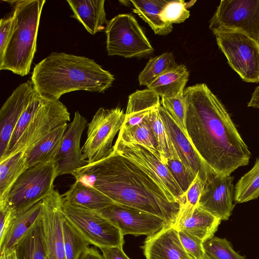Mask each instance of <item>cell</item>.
Wrapping results in <instances>:
<instances>
[{"mask_svg": "<svg viewBox=\"0 0 259 259\" xmlns=\"http://www.w3.org/2000/svg\"><path fill=\"white\" fill-rule=\"evenodd\" d=\"M187 136L206 165L220 175H231L248 165L251 154L229 114L204 83L186 88Z\"/></svg>", "mask_w": 259, "mask_h": 259, "instance_id": "cell-1", "label": "cell"}, {"mask_svg": "<svg viewBox=\"0 0 259 259\" xmlns=\"http://www.w3.org/2000/svg\"><path fill=\"white\" fill-rule=\"evenodd\" d=\"M71 175L116 203L158 216L169 226L176 221L179 203L140 167L114 150L107 157L88 164Z\"/></svg>", "mask_w": 259, "mask_h": 259, "instance_id": "cell-2", "label": "cell"}, {"mask_svg": "<svg viewBox=\"0 0 259 259\" xmlns=\"http://www.w3.org/2000/svg\"><path fill=\"white\" fill-rule=\"evenodd\" d=\"M114 79L93 59L58 52H52L37 64L31 77L36 92L48 100H58L75 91L104 93Z\"/></svg>", "mask_w": 259, "mask_h": 259, "instance_id": "cell-3", "label": "cell"}, {"mask_svg": "<svg viewBox=\"0 0 259 259\" xmlns=\"http://www.w3.org/2000/svg\"><path fill=\"white\" fill-rule=\"evenodd\" d=\"M5 2L14 6L15 21L11 37L0 59V70L24 76L29 73L36 51L38 26L46 0Z\"/></svg>", "mask_w": 259, "mask_h": 259, "instance_id": "cell-4", "label": "cell"}, {"mask_svg": "<svg viewBox=\"0 0 259 259\" xmlns=\"http://www.w3.org/2000/svg\"><path fill=\"white\" fill-rule=\"evenodd\" d=\"M69 120L70 113L59 100H46L35 91L21 114L0 162L17 153L26 152L52 131Z\"/></svg>", "mask_w": 259, "mask_h": 259, "instance_id": "cell-5", "label": "cell"}, {"mask_svg": "<svg viewBox=\"0 0 259 259\" xmlns=\"http://www.w3.org/2000/svg\"><path fill=\"white\" fill-rule=\"evenodd\" d=\"M58 176L55 161L28 167L13 186L4 209L9 208L17 213L42 201L55 189L54 183Z\"/></svg>", "mask_w": 259, "mask_h": 259, "instance_id": "cell-6", "label": "cell"}, {"mask_svg": "<svg viewBox=\"0 0 259 259\" xmlns=\"http://www.w3.org/2000/svg\"><path fill=\"white\" fill-rule=\"evenodd\" d=\"M106 50L109 56L126 58L151 54L154 49L135 18L131 14H119L105 27Z\"/></svg>", "mask_w": 259, "mask_h": 259, "instance_id": "cell-7", "label": "cell"}, {"mask_svg": "<svg viewBox=\"0 0 259 259\" xmlns=\"http://www.w3.org/2000/svg\"><path fill=\"white\" fill-rule=\"evenodd\" d=\"M65 218L91 245L99 249L123 246L119 229L99 211L68 203L63 200Z\"/></svg>", "mask_w": 259, "mask_h": 259, "instance_id": "cell-8", "label": "cell"}, {"mask_svg": "<svg viewBox=\"0 0 259 259\" xmlns=\"http://www.w3.org/2000/svg\"><path fill=\"white\" fill-rule=\"evenodd\" d=\"M125 113L119 107L100 108L88 124L87 140L81 148L88 164L100 161L113 151V139L122 127Z\"/></svg>", "mask_w": 259, "mask_h": 259, "instance_id": "cell-9", "label": "cell"}, {"mask_svg": "<svg viewBox=\"0 0 259 259\" xmlns=\"http://www.w3.org/2000/svg\"><path fill=\"white\" fill-rule=\"evenodd\" d=\"M230 66L247 82H259V44L245 34L234 31L213 33Z\"/></svg>", "mask_w": 259, "mask_h": 259, "instance_id": "cell-10", "label": "cell"}, {"mask_svg": "<svg viewBox=\"0 0 259 259\" xmlns=\"http://www.w3.org/2000/svg\"><path fill=\"white\" fill-rule=\"evenodd\" d=\"M213 33L242 32L259 44V0H222L210 20Z\"/></svg>", "mask_w": 259, "mask_h": 259, "instance_id": "cell-11", "label": "cell"}, {"mask_svg": "<svg viewBox=\"0 0 259 259\" xmlns=\"http://www.w3.org/2000/svg\"><path fill=\"white\" fill-rule=\"evenodd\" d=\"M113 150L140 167L179 202L184 193L159 157L142 145L127 143L117 139Z\"/></svg>", "mask_w": 259, "mask_h": 259, "instance_id": "cell-12", "label": "cell"}, {"mask_svg": "<svg viewBox=\"0 0 259 259\" xmlns=\"http://www.w3.org/2000/svg\"><path fill=\"white\" fill-rule=\"evenodd\" d=\"M99 211L118 228L123 236H149L169 226L158 216L116 203Z\"/></svg>", "mask_w": 259, "mask_h": 259, "instance_id": "cell-13", "label": "cell"}, {"mask_svg": "<svg viewBox=\"0 0 259 259\" xmlns=\"http://www.w3.org/2000/svg\"><path fill=\"white\" fill-rule=\"evenodd\" d=\"M63 196L57 189L42 201L41 220L47 259H67L63 242Z\"/></svg>", "mask_w": 259, "mask_h": 259, "instance_id": "cell-14", "label": "cell"}, {"mask_svg": "<svg viewBox=\"0 0 259 259\" xmlns=\"http://www.w3.org/2000/svg\"><path fill=\"white\" fill-rule=\"evenodd\" d=\"M234 177L210 172L204 183L197 206L220 219L228 220L235 204Z\"/></svg>", "mask_w": 259, "mask_h": 259, "instance_id": "cell-15", "label": "cell"}, {"mask_svg": "<svg viewBox=\"0 0 259 259\" xmlns=\"http://www.w3.org/2000/svg\"><path fill=\"white\" fill-rule=\"evenodd\" d=\"M88 124L86 118L76 111L72 121L67 126L54 159L59 176L71 174L88 164L83 158L80 144L82 134Z\"/></svg>", "mask_w": 259, "mask_h": 259, "instance_id": "cell-16", "label": "cell"}, {"mask_svg": "<svg viewBox=\"0 0 259 259\" xmlns=\"http://www.w3.org/2000/svg\"><path fill=\"white\" fill-rule=\"evenodd\" d=\"M31 80L19 84L0 110V160L5 155L19 118L35 93Z\"/></svg>", "mask_w": 259, "mask_h": 259, "instance_id": "cell-17", "label": "cell"}, {"mask_svg": "<svg viewBox=\"0 0 259 259\" xmlns=\"http://www.w3.org/2000/svg\"><path fill=\"white\" fill-rule=\"evenodd\" d=\"M158 110L180 160L204 183L208 175L214 171L206 165L188 137L161 104Z\"/></svg>", "mask_w": 259, "mask_h": 259, "instance_id": "cell-18", "label": "cell"}, {"mask_svg": "<svg viewBox=\"0 0 259 259\" xmlns=\"http://www.w3.org/2000/svg\"><path fill=\"white\" fill-rule=\"evenodd\" d=\"M180 211L175 224L172 225L178 231L193 235L203 242L214 236L221 220L209 212L193 206L185 200L184 194L179 201Z\"/></svg>", "mask_w": 259, "mask_h": 259, "instance_id": "cell-19", "label": "cell"}, {"mask_svg": "<svg viewBox=\"0 0 259 259\" xmlns=\"http://www.w3.org/2000/svg\"><path fill=\"white\" fill-rule=\"evenodd\" d=\"M141 248L146 259H192L172 225L147 236Z\"/></svg>", "mask_w": 259, "mask_h": 259, "instance_id": "cell-20", "label": "cell"}, {"mask_svg": "<svg viewBox=\"0 0 259 259\" xmlns=\"http://www.w3.org/2000/svg\"><path fill=\"white\" fill-rule=\"evenodd\" d=\"M73 15L91 34L105 29L108 23L106 19L104 0H67Z\"/></svg>", "mask_w": 259, "mask_h": 259, "instance_id": "cell-21", "label": "cell"}, {"mask_svg": "<svg viewBox=\"0 0 259 259\" xmlns=\"http://www.w3.org/2000/svg\"><path fill=\"white\" fill-rule=\"evenodd\" d=\"M161 103L159 96L153 90H138L130 95L125 112L124 127L133 126L142 122Z\"/></svg>", "mask_w": 259, "mask_h": 259, "instance_id": "cell-22", "label": "cell"}, {"mask_svg": "<svg viewBox=\"0 0 259 259\" xmlns=\"http://www.w3.org/2000/svg\"><path fill=\"white\" fill-rule=\"evenodd\" d=\"M63 196L68 203L98 211L115 203L99 190L76 180Z\"/></svg>", "mask_w": 259, "mask_h": 259, "instance_id": "cell-23", "label": "cell"}, {"mask_svg": "<svg viewBox=\"0 0 259 259\" xmlns=\"http://www.w3.org/2000/svg\"><path fill=\"white\" fill-rule=\"evenodd\" d=\"M67 126L66 123L53 130L32 148L25 152L28 167L54 161Z\"/></svg>", "mask_w": 259, "mask_h": 259, "instance_id": "cell-24", "label": "cell"}, {"mask_svg": "<svg viewBox=\"0 0 259 259\" xmlns=\"http://www.w3.org/2000/svg\"><path fill=\"white\" fill-rule=\"evenodd\" d=\"M42 201L23 211L15 213L6 236L0 245L1 253L14 247L18 241L27 232L41 216Z\"/></svg>", "mask_w": 259, "mask_h": 259, "instance_id": "cell-25", "label": "cell"}, {"mask_svg": "<svg viewBox=\"0 0 259 259\" xmlns=\"http://www.w3.org/2000/svg\"><path fill=\"white\" fill-rule=\"evenodd\" d=\"M28 168L26 155L24 151L17 153L0 162V209L6 207L13 186Z\"/></svg>", "mask_w": 259, "mask_h": 259, "instance_id": "cell-26", "label": "cell"}, {"mask_svg": "<svg viewBox=\"0 0 259 259\" xmlns=\"http://www.w3.org/2000/svg\"><path fill=\"white\" fill-rule=\"evenodd\" d=\"M14 247L17 259H47L41 215Z\"/></svg>", "mask_w": 259, "mask_h": 259, "instance_id": "cell-27", "label": "cell"}, {"mask_svg": "<svg viewBox=\"0 0 259 259\" xmlns=\"http://www.w3.org/2000/svg\"><path fill=\"white\" fill-rule=\"evenodd\" d=\"M189 76L186 66L179 65L159 76L147 88L154 91L161 98L176 97L183 94Z\"/></svg>", "mask_w": 259, "mask_h": 259, "instance_id": "cell-28", "label": "cell"}, {"mask_svg": "<svg viewBox=\"0 0 259 259\" xmlns=\"http://www.w3.org/2000/svg\"><path fill=\"white\" fill-rule=\"evenodd\" d=\"M169 1L139 0L131 1L133 11L147 23L155 34L165 35L170 33L172 25L163 22L160 13Z\"/></svg>", "mask_w": 259, "mask_h": 259, "instance_id": "cell-29", "label": "cell"}, {"mask_svg": "<svg viewBox=\"0 0 259 259\" xmlns=\"http://www.w3.org/2000/svg\"><path fill=\"white\" fill-rule=\"evenodd\" d=\"M117 139L127 143L142 145L160 158L158 145L147 117L138 125L131 127L122 126L119 132Z\"/></svg>", "mask_w": 259, "mask_h": 259, "instance_id": "cell-30", "label": "cell"}, {"mask_svg": "<svg viewBox=\"0 0 259 259\" xmlns=\"http://www.w3.org/2000/svg\"><path fill=\"white\" fill-rule=\"evenodd\" d=\"M158 107L153 110L147 116V120L155 137L160 159L164 164L171 159H177L180 160L177 151L161 119Z\"/></svg>", "mask_w": 259, "mask_h": 259, "instance_id": "cell-31", "label": "cell"}, {"mask_svg": "<svg viewBox=\"0 0 259 259\" xmlns=\"http://www.w3.org/2000/svg\"><path fill=\"white\" fill-rule=\"evenodd\" d=\"M177 65L171 52H165L151 57L139 75V84L148 87L159 76Z\"/></svg>", "mask_w": 259, "mask_h": 259, "instance_id": "cell-32", "label": "cell"}, {"mask_svg": "<svg viewBox=\"0 0 259 259\" xmlns=\"http://www.w3.org/2000/svg\"><path fill=\"white\" fill-rule=\"evenodd\" d=\"M259 196V158L252 168L243 176L234 188V199L236 203H243Z\"/></svg>", "mask_w": 259, "mask_h": 259, "instance_id": "cell-33", "label": "cell"}, {"mask_svg": "<svg viewBox=\"0 0 259 259\" xmlns=\"http://www.w3.org/2000/svg\"><path fill=\"white\" fill-rule=\"evenodd\" d=\"M63 242L67 259H79L91 245L65 218L62 223Z\"/></svg>", "mask_w": 259, "mask_h": 259, "instance_id": "cell-34", "label": "cell"}, {"mask_svg": "<svg viewBox=\"0 0 259 259\" xmlns=\"http://www.w3.org/2000/svg\"><path fill=\"white\" fill-rule=\"evenodd\" d=\"M205 252L211 259H246L236 252L230 241L213 236L203 243Z\"/></svg>", "mask_w": 259, "mask_h": 259, "instance_id": "cell-35", "label": "cell"}, {"mask_svg": "<svg viewBox=\"0 0 259 259\" xmlns=\"http://www.w3.org/2000/svg\"><path fill=\"white\" fill-rule=\"evenodd\" d=\"M195 2V1L189 3L182 0L169 1L161 11L160 18L163 22L171 25L184 22L190 16L187 8L193 6Z\"/></svg>", "mask_w": 259, "mask_h": 259, "instance_id": "cell-36", "label": "cell"}, {"mask_svg": "<svg viewBox=\"0 0 259 259\" xmlns=\"http://www.w3.org/2000/svg\"><path fill=\"white\" fill-rule=\"evenodd\" d=\"M161 105L187 136V107L183 94L171 98H161Z\"/></svg>", "mask_w": 259, "mask_h": 259, "instance_id": "cell-37", "label": "cell"}, {"mask_svg": "<svg viewBox=\"0 0 259 259\" xmlns=\"http://www.w3.org/2000/svg\"><path fill=\"white\" fill-rule=\"evenodd\" d=\"M165 164L181 190L185 193L196 176L178 159H169Z\"/></svg>", "mask_w": 259, "mask_h": 259, "instance_id": "cell-38", "label": "cell"}, {"mask_svg": "<svg viewBox=\"0 0 259 259\" xmlns=\"http://www.w3.org/2000/svg\"><path fill=\"white\" fill-rule=\"evenodd\" d=\"M181 243L192 259H201L205 253L203 243L199 238L183 231H178Z\"/></svg>", "mask_w": 259, "mask_h": 259, "instance_id": "cell-39", "label": "cell"}, {"mask_svg": "<svg viewBox=\"0 0 259 259\" xmlns=\"http://www.w3.org/2000/svg\"><path fill=\"white\" fill-rule=\"evenodd\" d=\"M15 18L13 15L0 20V59L2 58L11 37L14 25Z\"/></svg>", "mask_w": 259, "mask_h": 259, "instance_id": "cell-40", "label": "cell"}, {"mask_svg": "<svg viewBox=\"0 0 259 259\" xmlns=\"http://www.w3.org/2000/svg\"><path fill=\"white\" fill-rule=\"evenodd\" d=\"M204 184V183L199 177L196 176L187 192L184 193L187 203L193 206H197Z\"/></svg>", "mask_w": 259, "mask_h": 259, "instance_id": "cell-41", "label": "cell"}, {"mask_svg": "<svg viewBox=\"0 0 259 259\" xmlns=\"http://www.w3.org/2000/svg\"><path fill=\"white\" fill-rule=\"evenodd\" d=\"M14 215V212L9 208L0 210V245L6 236Z\"/></svg>", "mask_w": 259, "mask_h": 259, "instance_id": "cell-42", "label": "cell"}, {"mask_svg": "<svg viewBox=\"0 0 259 259\" xmlns=\"http://www.w3.org/2000/svg\"><path fill=\"white\" fill-rule=\"evenodd\" d=\"M122 247H104L99 249L103 259H130L123 251Z\"/></svg>", "mask_w": 259, "mask_h": 259, "instance_id": "cell-43", "label": "cell"}, {"mask_svg": "<svg viewBox=\"0 0 259 259\" xmlns=\"http://www.w3.org/2000/svg\"><path fill=\"white\" fill-rule=\"evenodd\" d=\"M79 259H103V257L96 247H89Z\"/></svg>", "mask_w": 259, "mask_h": 259, "instance_id": "cell-44", "label": "cell"}, {"mask_svg": "<svg viewBox=\"0 0 259 259\" xmlns=\"http://www.w3.org/2000/svg\"><path fill=\"white\" fill-rule=\"evenodd\" d=\"M248 107L259 108V85L256 87L247 104Z\"/></svg>", "mask_w": 259, "mask_h": 259, "instance_id": "cell-45", "label": "cell"}, {"mask_svg": "<svg viewBox=\"0 0 259 259\" xmlns=\"http://www.w3.org/2000/svg\"><path fill=\"white\" fill-rule=\"evenodd\" d=\"M0 259H17L15 247L9 248L1 253Z\"/></svg>", "mask_w": 259, "mask_h": 259, "instance_id": "cell-46", "label": "cell"}, {"mask_svg": "<svg viewBox=\"0 0 259 259\" xmlns=\"http://www.w3.org/2000/svg\"><path fill=\"white\" fill-rule=\"evenodd\" d=\"M201 259H211L208 255L205 253Z\"/></svg>", "mask_w": 259, "mask_h": 259, "instance_id": "cell-47", "label": "cell"}]
</instances>
